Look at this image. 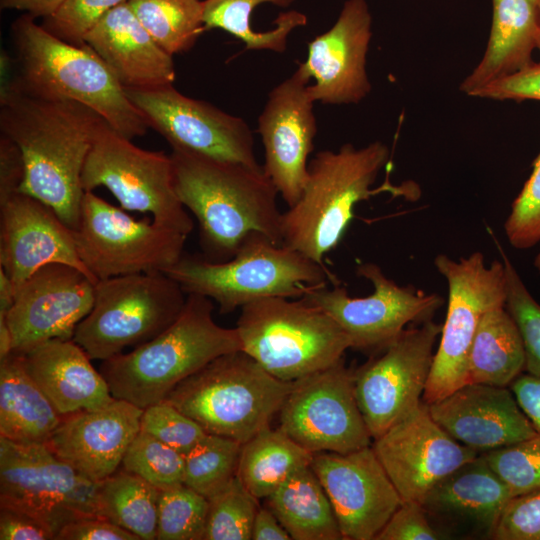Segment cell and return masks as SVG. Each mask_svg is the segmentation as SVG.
<instances>
[{
    "instance_id": "cell-14",
    "label": "cell",
    "mask_w": 540,
    "mask_h": 540,
    "mask_svg": "<svg viewBox=\"0 0 540 540\" xmlns=\"http://www.w3.org/2000/svg\"><path fill=\"white\" fill-rule=\"evenodd\" d=\"M358 276L369 280L373 292L351 297L346 288L327 285L310 288L299 300L327 313L347 334L351 348L373 356L387 348L410 323L432 320L444 299L412 285L400 286L375 263L357 266Z\"/></svg>"
},
{
    "instance_id": "cell-21",
    "label": "cell",
    "mask_w": 540,
    "mask_h": 540,
    "mask_svg": "<svg viewBox=\"0 0 540 540\" xmlns=\"http://www.w3.org/2000/svg\"><path fill=\"white\" fill-rule=\"evenodd\" d=\"M310 78L298 66L276 85L258 117L264 147L263 170L288 207L300 198L308 177V157L314 148L317 122Z\"/></svg>"
},
{
    "instance_id": "cell-55",
    "label": "cell",
    "mask_w": 540,
    "mask_h": 540,
    "mask_svg": "<svg viewBox=\"0 0 540 540\" xmlns=\"http://www.w3.org/2000/svg\"><path fill=\"white\" fill-rule=\"evenodd\" d=\"M534 266L538 270V272L540 273V250H539L537 256L534 259Z\"/></svg>"
},
{
    "instance_id": "cell-26",
    "label": "cell",
    "mask_w": 540,
    "mask_h": 540,
    "mask_svg": "<svg viewBox=\"0 0 540 540\" xmlns=\"http://www.w3.org/2000/svg\"><path fill=\"white\" fill-rule=\"evenodd\" d=\"M125 88H154L175 81L173 56L142 26L127 2L107 12L84 36Z\"/></svg>"
},
{
    "instance_id": "cell-29",
    "label": "cell",
    "mask_w": 540,
    "mask_h": 540,
    "mask_svg": "<svg viewBox=\"0 0 540 540\" xmlns=\"http://www.w3.org/2000/svg\"><path fill=\"white\" fill-rule=\"evenodd\" d=\"M540 35L538 0H492L489 40L479 64L460 90L471 96L479 88L532 63Z\"/></svg>"
},
{
    "instance_id": "cell-41",
    "label": "cell",
    "mask_w": 540,
    "mask_h": 540,
    "mask_svg": "<svg viewBox=\"0 0 540 540\" xmlns=\"http://www.w3.org/2000/svg\"><path fill=\"white\" fill-rule=\"evenodd\" d=\"M506 273L505 307L517 324L525 350V371L540 376V304L526 288L498 244Z\"/></svg>"
},
{
    "instance_id": "cell-36",
    "label": "cell",
    "mask_w": 540,
    "mask_h": 540,
    "mask_svg": "<svg viewBox=\"0 0 540 540\" xmlns=\"http://www.w3.org/2000/svg\"><path fill=\"white\" fill-rule=\"evenodd\" d=\"M154 39L171 56L190 50L205 30L201 0H128Z\"/></svg>"
},
{
    "instance_id": "cell-51",
    "label": "cell",
    "mask_w": 540,
    "mask_h": 540,
    "mask_svg": "<svg viewBox=\"0 0 540 540\" xmlns=\"http://www.w3.org/2000/svg\"><path fill=\"white\" fill-rule=\"evenodd\" d=\"M25 165L17 144L0 133V201L20 192Z\"/></svg>"
},
{
    "instance_id": "cell-42",
    "label": "cell",
    "mask_w": 540,
    "mask_h": 540,
    "mask_svg": "<svg viewBox=\"0 0 540 540\" xmlns=\"http://www.w3.org/2000/svg\"><path fill=\"white\" fill-rule=\"evenodd\" d=\"M480 454L508 486L512 497L540 489V434Z\"/></svg>"
},
{
    "instance_id": "cell-52",
    "label": "cell",
    "mask_w": 540,
    "mask_h": 540,
    "mask_svg": "<svg viewBox=\"0 0 540 540\" xmlns=\"http://www.w3.org/2000/svg\"><path fill=\"white\" fill-rule=\"evenodd\" d=\"M509 386L519 407L540 434V376L521 373Z\"/></svg>"
},
{
    "instance_id": "cell-38",
    "label": "cell",
    "mask_w": 540,
    "mask_h": 540,
    "mask_svg": "<svg viewBox=\"0 0 540 540\" xmlns=\"http://www.w3.org/2000/svg\"><path fill=\"white\" fill-rule=\"evenodd\" d=\"M203 540H250L260 507L257 499L236 475L208 499Z\"/></svg>"
},
{
    "instance_id": "cell-3",
    "label": "cell",
    "mask_w": 540,
    "mask_h": 540,
    "mask_svg": "<svg viewBox=\"0 0 540 540\" xmlns=\"http://www.w3.org/2000/svg\"><path fill=\"white\" fill-rule=\"evenodd\" d=\"M23 14L11 25L14 58L2 78L22 92L46 99L79 102L128 139L143 136L148 125L102 59L86 44L68 43Z\"/></svg>"
},
{
    "instance_id": "cell-39",
    "label": "cell",
    "mask_w": 540,
    "mask_h": 540,
    "mask_svg": "<svg viewBox=\"0 0 540 540\" xmlns=\"http://www.w3.org/2000/svg\"><path fill=\"white\" fill-rule=\"evenodd\" d=\"M209 501L185 484L160 490L157 540H203Z\"/></svg>"
},
{
    "instance_id": "cell-6",
    "label": "cell",
    "mask_w": 540,
    "mask_h": 540,
    "mask_svg": "<svg viewBox=\"0 0 540 540\" xmlns=\"http://www.w3.org/2000/svg\"><path fill=\"white\" fill-rule=\"evenodd\" d=\"M165 273L186 294L211 299L222 314L263 298H301L310 288L329 281L336 285L324 264L261 233L248 236L227 261L182 256Z\"/></svg>"
},
{
    "instance_id": "cell-44",
    "label": "cell",
    "mask_w": 540,
    "mask_h": 540,
    "mask_svg": "<svg viewBox=\"0 0 540 540\" xmlns=\"http://www.w3.org/2000/svg\"><path fill=\"white\" fill-rule=\"evenodd\" d=\"M504 229L509 243L516 249H528L540 241V153L530 177L512 203Z\"/></svg>"
},
{
    "instance_id": "cell-10",
    "label": "cell",
    "mask_w": 540,
    "mask_h": 540,
    "mask_svg": "<svg viewBox=\"0 0 540 540\" xmlns=\"http://www.w3.org/2000/svg\"><path fill=\"white\" fill-rule=\"evenodd\" d=\"M84 192L106 187L124 210L149 213L168 229L189 235L194 223L173 185L172 161L144 150L107 122L98 129L81 176Z\"/></svg>"
},
{
    "instance_id": "cell-17",
    "label": "cell",
    "mask_w": 540,
    "mask_h": 540,
    "mask_svg": "<svg viewBox=\"0 0 540 540\" xmlns=\"http://www.w3.org/2000/svg\"><path fill=\"white\" fill-rule=\"evenodd\" d=\"M124 91L148 127L162 135L172 149L260 166L253 133L241 117L206 101L187 97L173 84L125 88Z\"/></svg>"
},
{
    "instance_id": "cell-20",
    "label": "cell",
    "mask_w": 540,
    "mask_h": 540,
    "mask_svg": "<svg viewBox=\"0 0 540 540\" xmlns=\"http://www.w3.org/2000/svg\"><path fill=\"white\" fill-rule=\"evenodd\" d=\"M310 466L343 539L375 540L403 502L371 445L345 454L315 453Z\"/></svg>"
},
{
    "instance_id": "cell-57",
    "label": "cell",
    "mask_w": 540,
    "mask_h": 540,
    "mask_svg": "<svg viewBox=\"0 0 540 540\" xmlns=\"http://www.w3.org/2000/svg\"><path fill=\"white\" fill-rule=\"evenodd\" d=\"M538 8H539V13H540V0H538Z\"/></svg>"
},
{
    "instance_id": "cell-56",
    "label": "cell",
    "mask_w": 540,
    "mask_h": 540,
    "mask_svg": "<svg viewBox=\"0 0 540 540\" xmlns=\"http://www.w3.org/2000/svg\"><path fill=\"white\" fill-rule=\"evenodd\" d=\"M537 49L540 51V35H539V38H538V41H537Z\"/></svg>"
},
{
    "instance_id": "cell-19",
    "label": "cell",
    "mask_w": 540,
    "mask_h": 540,
    "mask_svg": "<svg viewBox=\"0 0 540 540\" xmlns=\"http://www.w3.org/2000/svg\"><path fill=\"white\" fill-rule=\"evenodd\" d=\"M371 446L402 501L420 504L439 481L479 454L451 437L424 401Z\"/></svg>"
},
{
    "instance_id": "cell-9",
    "label": "cell",
    "mask_w": 540,
    "mask_h": 540,
    "mask_svg": "<svg viewBox=\"0 0 540 540\" xmlns=\"http://www.w3.org/2000/svg\"><path fill=\"white\" fill-rule=\"evenodd\" d=\"M186 297L164 272L98 280L93 307L72 339L91 360H107L163 332L181 313Z\"/></svg>"
},
{
    "instance_id": "cell-8",
    "label": "cell",
    "mask_w": 540,
    "mask_h": 540,
    "mask_svg": "<svg viewBox=\"0 0 540 540\" xmlns=\"http://www.w3.org/2000/svg\"><path fill=\"white\" fill-rule=\"evenodd\" d=\"M236 329L242 351L286 382L335 364L351 348L347 334L327 313L283 297L241 307Z\"/></svg>"
},
{
    "instance_id": "cell-16",
    "label": "cell",
    "mask_w": 540,
    "mask_h": 540,
    "mask_svg": "<svg viewBox=\"0 0 540 540\" xmlns=\"http://www.w3.org/2000/svg\"><path fill=\"white\" fill-rule=\"evenodd\" d=\"M441 330L432 320L405 328L354 371L357 403L373 440L422 402Z\"/></svg>"
},
{
    "instance_id": "cell-33",
    "label": "cell",
    "mask_w": 540,
    "mask_h": 540,
    "mask_svg": "<svg viewBox=\"0 0 540 540\" xmlns=\"http://www.w3.org/2000/svg\"><path fill=\"white\" fill-rule=\"evenodd\" d=\"M312 458L279 427H267L241 445L237 476L257 499H265Z\"/></svg>"
},
{
    "instance_id": "cell-23",
    "label": "cell",
    "mask_w": 540,
    "mask_h": 540,
    "mask_svg": "<svg viewBox=\"0 0 540 540\" xmlns=\"http://www.w3.org/2000/svg\"><path fill=\"white\" fill-rule=\"evenodd\" d=\"M52 263L76 267L96 283L79 257L74 230L50 206L22 192L1 200L0 268L15 288Z\"/></svg>"
},
{
    "instance_id": "cell-48",
    "label": "cell",
    "mask_w": 540,
    "mask_h": 540,
    "mask_svg": "<svg viewBox=\"0 0 540 540\" xmlns=\"http://www.w3.org/2000/svg\"><path fill=\"white\" fill-rule=\"evenodd\" d=\"M440 534L431 526L422 504L405 501L397 508L375 540H435Z\"/></svg>"
},
{
    "instance_id": "cell-2",
    "label": "cell",
    "mask_w": 540,
    "mask_h": 540,
    "mask_svg": "<svg viewBox=\"0 0 540 540\" xmlns=\"http://www.w3.org/2000/svg\"><path fill=\"white\" fill-rule=\"evenodd\" d=\"M170 157L175 192L198 221L207 260H229L253 233L282 244L279 193L262 166L181 149Z\"/></svg>"
},
{
    "instance_id": "cell-53",
    "label": "cell",
    "mask_w": 540,
    "mask_h": 540,
    "mask_svg": "<svg viewBox=\"0 0 540 540\" xmlns=\"http://www.w3.org/2000/svg\"><path fill=\"white\" fill-rule=\"evenodd\" d=\"M252 540H289V533L275 514L266 506H260L252 527Z\"/></svg>"
},
{
    "instance_id": "cell-11",
    "label": "cell",
    "mask_w": 540,
    "mask_h": 540,
    "mask_svg": "<svg viewBox=\"0 0 540 540\" xmlns=\"http://www.w3.org/2000/svg\"><path fill=\"white\" fill-rule=\"evenodd\" d=\"M448 284V308L439 347L422 397L431 404L468 383L471 345L485 312L505 306L506 273L502 261L488 267L481 252L455 261L444 254L434 260Z\"/></svg>"
},
{
    "instance_id": "cell-24",
    "label": "cell",
    "mask_w": 540,
    "mask_h": 540,
    "mask_svg": "<svg viewBox=\"0 0 540 540\" xmlns=\"http://www.w3.org/2000/svg\"><path fill=\"white\" fill-rule=\"evenodd\" d=\"M427 405L451 437L479 454L537 434L507 387L467 383Z\"/></svg>"
},
{
    "instance_id": "cell-5",
    "label": "cell",
    "mask_w": 540,
    "mask_h": 540,
    "mask_svg": "<svg viewBox=\"0 0 540 540\" xmlns=\"http://www.w3.org/2000/svg\"><path fill=\"white\" fill-rule=\"evenodd\" d=\"M389 156L388 146L380 141L319 151L309 161L300 198L282 213V245L323 264L342 240L355 205L376 194L371 186Z\"/></svg>"
},
{
    "instance_id": "cell-35",
    "label": "cell",
    "mask_w": 540,
    "mask_h": 540,
    "mask_svg": "<svg viewBox=\"0 0 540 540\" xmlns=\"http://www.w3.org/2000/svg\"><path fill=\"white\" fill-rule=\"evenodd\" d=\"M296 0H205V29L219 28L232 34L245 44L246 50H269L283 53L290 33L307 23V17L296 10L283 12L274 20L269 31H255L250 24L255 8L263 3L288 7Z\"/></svg>"
},
{
    "instance_id": "cell-7",
    "label": "cell",
    "mask_w": 540,
    "mask_h": 540,
    "mask_svg": "<svg viewBox=\"0 0 540 540\" xmlns=\"http://www.w3.org/2000/svg\"><path fill=\"white\" fill-rule=\"evenodd\" d=\"M291 383L272 376L239 350L209 362L180 382L165 400L206 433L243 444L270 427Z\"/></svg>"
},
{
    "instance_id": "cell-49",
    "label": "cell",
    "mask_w": 540,
    "mask_h": 540,
    "mask_svg": "<svg viewBox=\"0 0 540 540\" xmlns=\"http://www.w3.org/2000/svg\"><path fill=\"white\" fill-rule=\"evenodd\" d=\"M56 540H140L134 533L100 516L81 518L63 526Z\"/></svg>"
},
{
    "instance_id": "cell-37",
    "label": "cell",
    "mask_w": 540,
    "mask_h": 540,
    "mask_svg": "<svg viewBox=\"0 0 540 540\" xmlns=\"http://www.w3.org/2000/svg\"><path fill=\"white\" fill-rule=\"evenodd\" d=\"M241 443L207 433L184 454V484L207 499L236 475Z\"/></svg>"
},
{
    "instance_id": "cell-22",
    "label": "cell",
    "mask_w": 540,
    "mask_h": 540,
    "mask_svg": "<svg viewBox=\"0 0 540 540\" xmlns=\"http://www.w3.org/2000/svg\"><path fill=\"white\" fill-rule=\"evenodd\" d=\"M371 26L366 0H347L334 25L308 43L299 67L314 80L308 85L314 102L357 104L370 93L366 63Z\"/></svg>"
},
{
    "instance_id": "cell-18",
    "label": "cell",
    "mask_w": 540,
    "mask_h": 540,
    "mask_svg": "<svg viewBox=\"0 0 540 540\" xmlns=\"http://www.w3.org/2000/svg\"><path fill=\"white\" fill-rule=\"evenodd\" d=\"M95 282L76 267L52 263L16 288L4 319L11 353L23 354L52 339H72L76 326L94 304Z\"/></svg>"
},
{
    "instance_id": "cell-50",
    "label": "cell",
    "mask_w": 540,
    "mask_h": 540,
    "mask_svg": "<svg viewBox=\"0 0 540 540\" xmlns=\"http://www.w3.org/2000/svg\"><path fill=\"white\" fill-rule=\"evenodd\" d=\"M0 539L56 540V533L30 514L0 506Z\"/></svg>"
},
{
    "instance_id": "cell-1",
    "label": "cell",
    "mask_w": 540,
    "mask_h": 540,
    "mask_svg": "<svg viewBox=\"0 0 540 540\" xmlns=\"http://www.w3.org/2000/svg\"><path fill=\"white\" fill-rule=\"evenodd\" d=\"M104 122L79 102L32 96L2 80L0 133L21 150L25 176L20 192L50 206L72 230L79 225L85 193L84 164Z\"/></svg>"
},
{
    "instance_id": "cell-12",
    "label": "cell",
    "mask_w": 540,
    "mask_h": 540,
    "mask_svg": "<svg viewBox=\"0 0 540 540\" xmlns=\"http://www.w3.org/2000/svg\"><path fill=\"white\" fill-rule=\"evenodd\" d=\"M74 236L79 257L96 282L165 273L183 256L188 237L153 220H137L93 191L84 193Z\"/></svg>"
},
{
    "instance_id": "cell-15",
    "label": "cell",
    "mask_w": 540,
    "mask_h": 540,
    "mask_svg": "<svg viewBox=\"0 0 540 540\" xmlns=\"http://www.w3.org/2000/svg\"><path fill=\"white\" fill-rule=\"evenodd\" d=\"M278 414L279 428L312 454H345L372 444L355 395L354 371L343 358L293 381Z\"/></svg>"
},
{
    "instance_id": "cell-30",
    "label": "cell",
    "mask_w": 540,
    "mask_h": 540,
    "mask_svg": "<svg viewBox=\"0 0 540 540\" xmlns=\"http://www.w3.org/2000/svg\"><path fill=\"white\" fill-rule=\"evenodd\" d=\"M62 418L26 371L20 354L0 359V437L46 443Z\"/></svg>"
},
{
    "instance_id": "cell-25",
    "label": "cell",
    "mask_w": 540,
    "mask_h": 540,
    "mask_svg": "<svg viewBox=\"0 0 540 540\" xmlns=\"http://www.w3.org/2000/svg\"><path fill=\"white\" fill-rule=\"evenodd\" d=\"M143 409L114 398L105 406L64 416L46 442L49 449L94 482L118 470L140 431Z\"/></svg>"
},
{
    "instance_id": "cell-28",
    "label": "cell",
    "mask_w": 540,
    "mask_h": 540,
    "mask_svg": "<svg viewBox=\"0 0 540 540\" xmlns=\"http://www.w3.org/2000/svg\"><path fill=\"white\" fill-rule=\"evenodd\" d=\"M512 494L482 454L439 481L426 495V513L488 536Z\"/></svg>"
},
{
    "instance_id": "cell-32",
    "label": "cell",
    "mask_w": 540,
    "mask_h": 540,
    "mask_svg": "<svg viewBox=\"0 0 540 540\" xmlns=\"http://www.w3.org/2000/svg\"><path fill=\"white\" fill-rule=\"evenodd\" d=\"M525 370V350L516 322L505 306L482 316L468 359V383L509 386Z\"/></svg>"
},
{
    "instance_id": "cell-27",
    "label": "cell",
    "mask_w": 540,
    "mask_h": 540,
    "mask_svg": "<svg viewBox=\"0 0 540 540\" xmlns=\"http://www.w3.org/2000/svg\"><path fill=\"white\" fill-rule=\"evenodd\" d=\"M20 355L28 374L63 417L114 399L103 375L73 339H52Z\"/></svg>"
},
{
    "instance_id": "cell-45",
    "label": "cell",
    "mask_w": 540,
    "mask_h": 540,
    "mask_svg": "<svg viewBox=\"0 0 540 540\" xmlns=\"http://www.w3.org/2000/svg\"><path fill=\"white\" fill-rule=\"evenodd\" d=\"M128 0H67L43 27L56 37L72 44H83L84 36L111 9Z\"/></svg>"
},
{
    "instance_id": "cell-4",
    "label": "cell",
    "mask_w": 540,
    "mask_h": 540,
    "mask_svg": "<svg viewBox=\"0 0 540 540\" xmlns=\"http://www.w3.org/2000/svg\"><path fill=\"white\" fill-rule=\"evenodd\" d=\"M213 301L187 294L177 319L148 342L102 361L112 396L144 409L166 399L184 379L215 358L242 350L235 328L213 319Z\"/></svg>"
},
{
    "instance_id": "cell-34",
    "label": "cell",
    "mask_w": 540,
    "mask_h": 540,
    "mask_svg": "<svg viewBox=\"0 0 540 540\" xmlns=\"http://www.w3.org/2000/svg\"><path fill=\"white\" fill-rule=\"evenodd\" d=\"M159 495V489L122 468L98 482V516L134 533L140 540H155Z\"/></svg>"
},
{
    "instance_id": "cell-54",
    "label": "cell",
    "mask_w": 540,
    "mask_h": 540,
    "mask_svg": "<svg viewBox=\"0 0 540 540\" xmlns=\"http://www.w3.org/2000/svg\"><path fill=\"white\" fill-rule=\"evenodd\" d=\"M67 0H0L2 9H16L24 11L34 18L50 17L66 2Z\"/></svg>"
},
{
    "instance_id": "cell-13",
    "label": "cell",
    "mask_w": 540,
    "mask_h": 540,
    "mask_svg": "<svg viewBox=\"0 0 540 540\" xmlns=\"http://www.w3.org/2000/svg\"><path fill=\"white\" fill-rule=\"evenodd\" d=\"M97 486L46 443L24 444L0 437V506L30 514L56 536L72 521L98 516Z\"/></svg>"
},
{
    "instance_id": "cell-43",
    "label": "cell",
    "mask_w": 540,
    "mask_h": 540,
    "mask_svg": "<svg viewBox=\"0 0 540 540\" xmlns=\"http://www.w3.org/2000/svg\"><path fill=\"white\" fill-rule=\"evenodd\" d=\"M140 430L186 454L207 433L192 418L163 400L143 409Z\"/></svg>"
},
{
    "instance_id": "cell-40",
    "label": "cell",
    "mask_w": 540,
    "mask_h": 540,
    "mask_svg": "<svg viewBox=\"0 0 540 540\" xmlns=\"http://www.w3.org/2000/svg\"><path fill=\"white\" fill-rule=\"evenodd\" d=\"M121 465L159 490L184 484V454L141 430L127 448Z\"/></svg>"
},
{
    "instance_id": "cell-46",
    "label": "cell",
    "mask_w": 540,
    "mask_h": 540,
    "mask_svg": "<svg viewBox=\"0 0 540 540\" xmlns=\"http://www.w3.org/2000/svg\"><path fill=\"white\" fill-rule=\"evenodd\" d=\"M491 537L496 540H540V489L512 497Z\"/></svg>"
},
{
    "instance_id": "cell-47",
    "label": "cell",
    "mask_w": 540,
    "mask_h": 540,
    "mask_svg": "<svg viewBox=\"0 0 540 540\" xmlns=\"http://www.w3.org/2000/svg\"><path fill=\"white\" fill-rule=\"evenodd\" d=\"M471 96L497 101H540V62H532L520 71L490 82Z\"/></svg>"
},
{
    "instance_id": "cell-31",
    "label": "cell",
    "mask_w": 540,
    "mask_h": 540,
    "mask_svg": "<svg viewBox=\"0 0 540 540\" xmlns=\"http://www.w3.org/2000/svg\"><path fill=\"white\" fill-rule=\"evenodd\" d=\"M265 500L293 540H340L330 500L310 465L289 476Z\"/></svg>"
}]
</instances>
